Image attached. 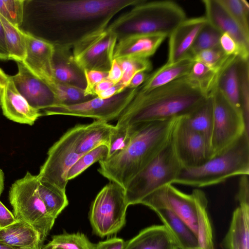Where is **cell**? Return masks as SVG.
<instances>
[{"label":"cell","mask_w":249,"mask_h":249,"mask_svg":"<svg viewBox=\"0 0 249 249\" xmlns=\"http://www.w3.org/2000/svg\"><path fill=\"white\" fill-rule=\"evenodd\" d=\"M144 0H53L40 1L41 19L53 45L70 49L86 36L107 27L122 10Z\"/></svg>","instance_id":"6da1fadb"},{"label":"cell","mask_w":249,"mask_h":249,"mask_svg":"<svg viewBox=\"0 0 249 249\" xmlns=\"http://www.w3.org/2000/svg\"><path fill=\"white\" fill-rule=\"evenodd\" d=\"M178 118L133 124L135 130L128 145L114 156L99 161V173L125 188L169 144Z\"/></svg>","instance_id":"7a4b0ae2"},{"label":"cell","mask_w":249,"mask_h":249,"mask_svg":"<svg viewBox=\"0 0 249 249\" xmlns=\"http://www.w3.org/2000/svg\"><path fill=\"white\" fill-rule=\"evenodd\" d=\"M207 97L186 76L147 92L137 90L115 125L178 118L192 111Z\"/></svg>","instance_id":"3957f363"},{"label":"cell","mask_w":249,"mask_h":249,"mask_svg":"<svg viewBox=\"0 0 249 249\" xmlns=\"http://www.w3.org/2000/svg\"><path fill=\"white\" fill-rule=\"evenodd\" d=\"M107 26L117 41L135 35H162L168 37L186 19L182 8L172 1L143 2L132 6Z\"/></svg>","instance_id":"277c9868"},{"label":"cell","mask_w":249,"mask_h":249,"mask_svg":"<svg viewBox=\"0 0 249 249\" xmlns=\"http://www.w3.org/2000/svg\"><path fill=\"white\" fill-rule=\"evenodd\" d=\"M249 175V134L202 165L183 168L173 183L196 187L216 185L236 176Z\"/></svg>","instance_id":"5b68a950"},{"label":"cell","mask_w":249,"mask_h":249,"mask_svg":"<svg viewBox=\"0 0 249 249\" xmlns=\"http://www.w3.org/2000/svg\"><path fill=\"white\" fill-rule=\"evenodd\" d=\"M38 178L27 172L10 188L9 200L16 220L32 227L42 243L52 229L55 219L48 212L37 191Z\"/></svg>","instance_id":"8992f818"},{"label":"cell","mask_w":249,"mask_h":249,"mask_svg":"<svg viewBox=\"0 0 249 249\" xmlns=\"http://www.w3.org/2000/svg\"><path fill=\"white\" fill-rule=\"evenodd\" d=\"M182 169L170 141L160 154L127 184L124 190L128 205L140 204L159 188L173 184Z\"/></svg>","instance_id":"52a82bcc"},{"label":"cell","mask_w":249,"mask_h":249,"mask_svg":"<svg viewBox=\"0 0 249 249\" xmlns=\"http://www.w3.org/2000/svg\"><path fill=\"white\" fill-rule=\"evenodd\" d=\"M127 204L124 188L110 181L98 193L89 213L93 231L101 237L117 232L125 223Z\"/></svg>","instance_id":"ba28073f"},{"label":"cell","mask_w":249,"mask_h":249,"mask_svg":"<svg viewBox=\"0 0 249 249\" xmlns=\"http://www.w3.org/2000/svg\"><path fill=\"white\" fill-rule=\"evenodd\" d=\"M78 124L65 132L49 149L47 158L37 175L39 179L47 181L66 192L68 172L83 155L76 151L79 132Z\"/></svg>","instance_id":"9c48e42d"},{"label":"cell","mask_w":249,"mask_h":249,"mask_svg":"<svg viewBox=\"0 0 249 249\" xmlns=\"http://www.w3.org/2000/svg\"><path fill=\"white\" fill-rule=\"evenodd\" d=\"M213 103L212 138L213 157L233 144L247 130L243 113L233 107L217 87L210 94Z\"/></svg>","instance_id":"30bf717a"},{"label":"cell","mask_w":249,"mask_h":249,"mask_svg":"<svg viewBox=\"0 0 249 249\" xmlns=\"http://www.w3.org/2000/svg\"><path fill=\"white\" fill-rule=\"evenodd\" d=\"M138 88H126L108 99L95 97L72 105H57L41 111L42 115H65L91 118L106 122L117 120L136 95Z\"/></svg>","instance_id":"8fae6325"},{"label":"cell","mask_w":249,"mask_h":249,"mask_svg":"<svg viewBox=\"0 0 249 249\" xmlns=\"http://www.w3.org/2000/svg\"><path fill=\"white\" fill-rule=\"evenodd\" d=\"M117 42L116 35L107 27L86 36L76 43L72 47V55L84 71H108Z\"/></svg>","instance_id":"7c38bea8"},{"label":"cell","mask_w":249,"mask_h":249,"mask_svg":"<svg viewBox=\"0 0 249 249\" xmlns=\"http://www.w3.org/2000/svg\"><path fill=\"white\" fill-rule=\"evenodd\" d=\"M171 142L183 168L200 166L213 158L211 143L187 126L180 117L174 126Z\"/></svg>","instance_id":"4fadbf2b"},{"label":"cell","mask_w":249,"mask_h":249,"mask_svg":"<svg viewBox=\"0 0 249 249\" xmlns=\"http://www.w3.org/2000/svg\"><path fill=\"white\" fill-rule=\"evenodd\" d=\"M26 56L22 62L45 81L53 91L56 101L60 97L63 85L55 80L53 71L54 45L41 37L25 32Z\"/></svg>","instance_id":"5bb4252c"},{"label":"cell","mask_w":249,"mask_h":249,"mask_svg":"<svg viewBox=\"0 0 249 249\" xmlns=\"http://www.w3.org/2000/svg\"><path fill=\"white\" fill-rule=\"evenodd\" d=\"M17 63V73L10 77L17 90L29 105L40 111L55 106V96L50 86L22 62Z\"/></svg>","instance_id":"9a60e30c"},{"label":"cell","mask_w":249,"mask_h":249,"mask_svg":"<svg viewBox=\"0 0 249 249\" xmlns=\"http://www.w3.org/2000/svg\"><path fill=\"white\" fill-rule=\"evenodd\" d=\"M158 202L172 210L192 230L196 236L197 213L192 194L180 191L172 184L165 185L145 197L140 204L147 202Z\"/></svg>","instance_id":"2e32d148"},{"label":"cell","mask_w":249,"mask_h":249,"mask_svg":"<svg viewBox=\"0 0 249 249\" xmlns=\"http://www.w3.org/2000/svg\"><path fill=\"white\" fill-rule=\"evenodd\" d=\"M205 18L208 22L221 34L228 33L238 44L242 59H249V38L242 31L218 0H204Z\"/></svg>","instance_id":"e0dca14e"},{"label":"cell","mask_w":249,"mask_h":249,"mask_svg":"<svg viewBox=\"0 0 249 249\" xmlns=\"http://www.w3.org/2000/svg\"><path fill=\"white\" fill-rule=\"evenodd\" d=\"M0 105L6 118L20 124L33 125L42 116L41 111L32 107L18 92L10 76L0 91Z\"/></svg>","instance_id":"ac0fdd59"},{"label":"cell","mask_w":249,"mask_h":249,"mask_svg":"<svg viewBox=\"0 0 249 249\" xmlns=\"http://www.w3.org/2000/svg\"><path fill=\"white\" fill-rule=\"evenodd\" d=\"M205 16L186 18L170 35L167 63L176 62L188 55L202 28L207 23Z\"/></svg>","instance_id":"d6986e66"},{"label":"cell","mask_w":249,"mask_h":249,"mask_svg":"<svg viewBox=\"0 0 249 249\" xmlns=\"http://www.w3.org/2000/svg\"><path fill=\"white\" fill-rule=\"evenodd\" d=\"M153 210L173 237L179 249L199 248L196 236L188 226L169 207L158 202L144 203Z\"/></svg>","instance_id":"ffe728a7"},{"label":"cell","mask_w":249,"mask_h":249,"mask_svg":"<svg viewBox=\"0 0 249 249\" xmlns=\"http://www.w3.org/2000/svg\"><path fill=\"white\" fill-rule=\"evenodd\" d=\"M167 37L162 35H135L118 41L113 59L124 58H148L153 55Z\"/></svg>","instance_id":"44dd1931"},{"label":"cell","mask_w":249,"mask_h":249,"mask_svg":"<svg viewBox=\"0 0 249 249\" xmlns=\"http://www.w3.org/2000/svg\"><path fill=\"white\" fill-rule=\"evenodd\" d=\"M53 67L56 81L61 84L85 89L86 81L84 71L75 61L70 48L54 45Z\"/></svg>","instance_id":"7402d4cb"},{"label":"cell","mask_w":249,"mask_h":249,"mask_svg":"<svg viewBox=\"0 0 249 249\" xmlns=\"http://www.w3.org/2000/svg\"><path fill=\"white\" fill-rule=\"evenodd\" d=\"M194 62L193 57L189 55L173 63L166 62L148 74L144 82L138 88V91L147 92L186 76Z\"/></svg>","instance_id":"603a6c76"},{"label":"cell","mask_w":249,"mask_h":249,"mask_svg":"<svg viewBox=\"0 0 249 249\" xmlns=\"http://www.w3.org/2000/svg\"><path fill=\"white\" fill-rule=\"evenodd\" d=\"M172 235L164 225H153L142 230L125 243L123 249H176Z\"/></svg>","instance_id":"cb8c5ba5"},{"label":"cell","mask_w":249,"mask_h":249,"mask_svg":"<svg viewBox=\"0 0 249 249\" xmlns=\"http://www.w3.org/2000/svg\"><path fill=\"white\" fill-rule=\"evenodd\" d=\"M0 242L21 249H40L42 244L37 231L18 220L0 229Z\"/></svg>","instance_id":"d4e9b609"},{"label":"cell","mask_w":249,"mask_h":249,"mask_svg":"<svg viewBox=\"0 0 249 249\" xmlns=\"http://www.w3.org/2000/svg\"><path fill=\"white\" fill-rule=\"evenodd\" d=\"M221 246L223 249H249V206L239 205L234 211Z\"/></svg>","instance_id":"484cf974"},{"label":"cell","mask_w":249,"mask_h":249,"mask_svg":"<svg viewBox=\"0 0 249 249\" xmlns=\"http://www.w3.org/2000/svg\"><path fill=\"white\" fill-rule=\"evenodd\" d=\"M115 125L107 122L95 120L92 123L81 124L79 132L76 151L83 155L101 146H108L111 134Z\"/></svg>","instance_id":"4316f807"},{"label":"cell","mask_w":249,"mask_h":249,"mask_svg":"<svg viewBox=\"0 0 249 249\" xmlns=\"http://www.w3.org/2000/svg\"><path fill=\"white\" fill-rule=\"evenodd\" d=\"M180 118L187 126L203 136L211 144L213 126L211 95L192 111Z\"/></svg>","instance_id":"83f0119b"},{"label":"cell","mask_w":249,"mask_h":249,"mask_svg":"<svg viewBox=\"0 0 249 249\" xmlns=\"http://www.w3.org/2000/svg\"><path fill=\"white\" fill-rule=\"evenodd\" d=\"M196 207L197 233L196 237L200 249H214L213 231L209 218L208 200L203 191L195 189L192 193Z\"/></svg>","instance_id":"f1b7e54d"},{"label":"cell","mask_w":249,"mask_h":249,"mask_svg":"<svg viewBox=\"0 0 249 249\" xmlns=\"http://www.w3.org/2000/svg\"><path fill=\"white\" fill-rule=\"evenodd\" d=\"M239 58L237 57L224 70L217 87L233 107L242 111L238 72Z\"/></svg>","instance_id":"f546056e"},{"label":"cell","mask_w":249,"mask_h":249,"mask_svg":"<svg viewBox=\"0 0 249 249\" xmlns=\"http://www.w3.org/2000/svg\"><path fill=\"white\" fill-rule=\"evenodd\" d=\"M225 69L215 70L201 62L194 61L186 77L208 96L217 88L219 78Z\"/></svg>","instance_id":"4dcf8cb0"},{"label":"cell","mask_w":249,"mask_h":249,"mask_svg":"<svg viewBox=\"0 0 249 249\" xmlns=\"http://www.w3.org/2000/svg\"><path fill=\"white\" fill-rule=\"evenodd\" d=\"M37 191L48 212L55 219L69 204L66 192L38 178Z\"/></svg>","instance_id":"1f68e13d"},{"label":"cell","mask_w":249,"mask_h":249,"mask_svg":"<svg viewBox=\"0 0 249 249\" xmlns=\"http://www.w3.org/2000/svg\"><path fill=\"white\" fill-rule=\"evenodd\" d=\"M5 35V40L9 59L22 62L26 56L25 32L13 25L0 15Z\"/></svg>","instance_id":"d6a6232c"},{"label":"cell","mask_w":249,"mask_h":249,"mask_svg":"<svg viewBox=\"0 0 249 249\" xmlns=\"http://www.w3.org/2000/svg\"><path fill=\"white\" fill-rule=\"evenodd\" d=\"M45 247L46 249H94L95 244L83 233H63L54 235Z\"/></svg>","instance_id":"836d02e7"},{"label":"cell","mask_w":249,"mask_h":249,"mask_svg":"<svg viewBox=\"0 0 249 249\" xmlns=\"http://www.w3.org/2000/svg\"><path fill=\"white\" fill-rule=\"evenodd\" d=\"M221 35V33L207 21L197 35L188 55L193 57L201 51L220 47Z\"/></svg>","instance_id":"e575fe53"},{"label":"cell","mask_w":249,"mask_h":249,"mask_svg":"<svg viewBox=\"0 0 249 249\" xmlns=\"http://www.w3.org/2000/svg\"><path fill=\"white\" fill-rule=\"evenodd\" d=\"M237 57L227 55L220 47L201 51L193 57L195 61L201 62L217 71L225 69Z\"/></svg>","instance_id":"d590c367"},{"label":"cell","mask_w":249,"mask_h":249,"mask_svg":"<svg viewBox=\"0 0 249 249\" xmlns=\"http://www.w3.org/2000/svg\"><path fill=\"white\" fill-rule=\"evenodd\" d=\"M244 34L249 38V4L246 0H218Z\"/></svg>","instance_id":"8d00e7d4"},{"label":"cell","mask_w":249,"mask_h":249,"mask_svg":"<svg viewBox=\"0 0 249 249\" xmlns=\"http://www.w3.org/2000/svg\"><path fill=\"white\" fill-rule=\"evenodd\" d=\"M239 92L242 112L247 130L249 131V60L238 62Z\"/></svg>","instance_id":"74e56055"},{"label":"cell","mask_w":249,"mask_h":249,"mask_svg":"<svg viewBox=\"0 0 249 249\" xmlns=\"http://www.w3.org/2000/svg\"><path fill=\"white\" fill-rule=\"evenodd\" d=\"M116 60L123 71V76L119 82L126 88L136 73L140 71L147 72L152 69V63L148 58L132 57Z\"/></svg>","instance_id":"f35d334b"},{"label":"cell","mask_w":249,"mask_h":249,"mask_svg":"<svg viewBox=\"0 0 249 249\" xmlns=\"http://www.w3.org/2000/svg\"><path fill=\"white\" fill-rule=\"evenodd\" d=\"M107 154L108 147L104 145L84 154L70 169L67 176L68 181L77 177L95 162L106 159Z\"/></svg>","instance_id":"ab89813d"},{"label":"cell","mask_w":249,"mask_h":249,"mask_svg":"<svg viewBox=\"0 0 249 249\" xmlns=\"http://www.w3.org/2000/svg\"><path fill=\"white\" fill-rule=\"evenodd\" d=\"M135 125L117 126L111 134L107 158H110L124 150L129 144L135 130Z\"/></svg>","instance_id":"60d3db41"},{"label":"cell","mask_w":249,"mask_h":249,"mask_svg":"<svg viewBox=\"0 0 249 249\" xmlns=\"http://www.w3.org/2000/svg\"><path fill=\"white\" fill-rule=\"evenodd\" d=\"M24 2L23 0H0V15L19 27L23 20Z\"/></svg>","instance_id":"b9f144b4"},{"label":"cell","mask_w":249,"mask_h":249,"mask_svg":"<svg viewBox=\"0 0 249 249\" xmlns=\"http://www.w3.org/2000/svg\"><path fill=\"white\" fill-rule=\"evenodd\" d=\"M86 87L84 89L86 96H95L93 90L95 86L107 77L108 71L90 70L84 71Z\"/></svg>","instance_id":"7bdbcfd3"},{"label":"cell","mask_w":249,"mask_h":249,"mask_svg":"<svg viewBox=\"0 0 249 249\" xmlns=\"http://www.w3.org/2000/svg\"><path fill=\"white\" fill-rule=\"evenodd\" d=\"M219 45L226 55L237 56L242 59V53L238 44L228 33L221 34Z\"/></svg>","instance_id":"ee69618b"},{"label":"cell","mask_w":249,"mask_h":249,"mask_svg":"<svg viewBox=\"0 0 249 249\" xmlns=\"http://www.w3.org/2000/svg\"><path fill=\"white\" fill-rule=\"evenodd\" d=\"M239 182V187L236 196L239 205L249 206V175H242Z\"/></svg>","instance_id":"f6af8a7d"},{"label":"cell","mask_w":249,"mask_h":249,"mask_svg":"<svg viewBox=\"0 0 249 249\" xmlns=\"http://www.w3.org/2000/svg\"><path fill=\"white\" fill-rule=\"evenodd\" d=\"M125 242L119 238H112L95 244L94 249H123Z\"/></svg>","instance_id":"bcb514c9"},{"label":"cell","mask_w":249,"mask_h":249,"mask_svg":"<svg viewBox=\"0 0 249 249\" xmlns=\"http://www.w3.org/2000/svg\"><path fill=\"white\" fill-rule=\"evenodd\" d=\"M16 220L13 213L0 201V229L9 226Z\"/></svg>","instance_id":"7dc6e473"},{"label":"cell","mask_w":249,"mask_h":249,"mask_svg":"<svg viewBox=\"0 0 249 249\" xmlns=\"http://www.w3.org/2000/svg\"><path fill=\"white\" fill-rule=\"evenodd\" d=\"M123 76V71L116 59L112 60L110 68L108 71L107 79L114 85L119 83Z\"/></svg>","instance_id":"c3c4849f"},{"label":"cell","mask_w":249,"mask_h":249,"mask_svg":"<svg viewBox=\"0 0 249 249\" xmlns=\"http://www.w3.org/2000/svg\"><path fill=\"white\" fill-rule=\"evenodd\" d=\"M126 88L120 82L114 85L106 90L101 92L97 97L105 99L110 98L124 90Z\"/></svg>","instance_id":"681fc988"},{"label":"cell","mask_w":249,"mask_h":249,"mask_svg":"<svg viewBox=\"0 0 249 249\" xmlns=\"http://www.w3.org/2000/svg\"><path fill=\"white\" fill-rule=\"evenodd\" d=\"M148 75V74L145 71L138 72L132 77L127 88H138L144 82Z\"/></svg>","instance_id":"f907efd6"},{"label":"cell","mask_w":249,"mask_h":249,"mask_svg":"<svg viewBox=\"0 0 249 249\" xmlns=\"http://www.w3.org/2000/svg\"><path fill=\"white\" fill-rule=\"evenodd\" d=\"M0 59L8 60L9 54L7 50L3 27L0 19Z\"/></svg>","instance_id":"816d5d0a"},{"label":"cell","mask_w":249,"mask_h":249,"mask_svg":"<svg viewBox=\"0 0 249 249\" xmlns=\"http://www.w3.org/2000/svg\"><path fill=\"white\" fill-rule=\"evenodd\" d=\"M114 85V84L109 80L107 78L104 79L95 86L93 90V94L95 96H97L101 92L106 90Z\"/></svg>","instance_id":"f5cc1de1"},{"label":"cell","mask_w":249,"mask_h":249,"mask_svg":"<svg viewBox=\"0 0 249 249\" xmlns=\"http://www.w3.org/2000/svg\"><path fill=\"white\" fill-rule=\"evenodd\" d=\"M9 76L7 75L5 72L0 68V81L3 84H6L7 83Z\"/></svg>","instance_id":"db71d44e"},{"label":"cell","mask_w":249,"mask_h":249,"mask_svg":"<svg viewBox=\"0 0 249 249\" xmlns=\"http://www.w3.org/2000/svg\"><path fill=\"white\" fill-rule=\"evenodd\" d=\"M4 188V175L2 170L0 169V196Z\"/></svg>","instance_id":"11a10c76"},{"label":"cell","mask_w":249,"mask_h":249,"mask_svg":"<svg viewBox=\"0 0 249 249\" xmlns=\"http://www.w3.org/2000/svg\"><path fill=\"white\" fill-rule=\"evenodd\" d=\"M0 249H21L0 242Z\"/></svg>","instance_id":"9f6ffc18"},{"label":"cell","mask_w":249,"mask_h":249,"mask_svg":"<svg viewBox=\"0 0 249 249\" xmlns=\"http://www.w3.org/2000/svg\"><path fill=\"white\" fill-rule=\"evenodd\" d=\"M5 84H3L1 81H0V90L4 87Z\"/></svg>","instance_id":"6f0895ef"},{"label":"cell","mask_w":249,"mask_h":249,"mask_svg":"<svg viewBox=\"0 0 249 249\" xmlns=\"http://www.w3.org/2000/svg\"><path fill=\"white\" fill-rule=\"evenodd\" d=\"M40 249H46V248H45V247H42Z\"/></svg>","instance_id":"680465c9"},{"label":"cell","mask_w":249,"mask_h":249,"mask_svg":"<svg viewBox=\"0 0 249 249\" xmlns=\"http://www.w3.org/2000/svg\"><path fill=\"white\" fill-rule=\"evenodd\" d=\"M1 90H0V91H1Z\"/></svg>","instance_id":"91938a15"},{"label":"cell","mask_w":249,"mask_h":249,"mask_svg":"<svg viewBox=\"0 0 249 249\" xmlns=\"http://www.w3.org/2000/svg\"><path fill=\"white\" fill-rule=\"evenodd\" d=\"M178 249V248H177V249Z\"/></svg>","instance_id":"94428289"},{"label":"cell","mask_w":249,"mask_h":249,"mask_svg":"<svg viewBox=\"0 0 249 249\" xmlns=\"http://www.w3.org/2000/svg\"></svg>","instance_id":"6125c7cd"}]
</instances>
